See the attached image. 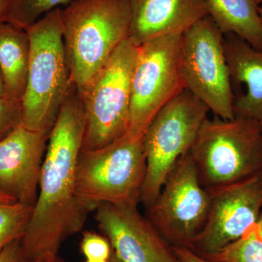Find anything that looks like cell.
I'll list each match as a JSON object with an SVG mask.
<instances>
[{
	"label": "cell",
	"instance_id": "1",
	"mask_svg": "<svg viewBox=\"0 0 262 262\" xmlns=\"http://www.w3.org/2000/svg\"><path fill=\"white\" fill-rule=\"evenodd\" d=\"M84 132L82 98L72 83L48 137L37 199L20 239L31 262L58 257L62 243L81 231L91 212L77 194V163Z\"/></svg>",
	"mask_w": 262,
	"mask_h": 262
},
{
	"label": "cell",
	"instance_id": "2",
	"mask_svg": "<svg viewBox=\"0 0 262 262\" xmlns=\"http://www.w3.org/2000/svg\"><path fill=\"white\" fill-rule=\"evenodd\" d=\"M61 19L71 80L81 93L128 39L130 7L127 0H73Z\"/></svg>",
	"mask_w": 262,
	"mask_h": 262
},
{
	"label": "cell",
	"instance_id": "3",
	"mask_svg": "<svg viewBox=\"0 0 262 262\" xmlns=\"http://www.w3.org/2000/svg\"><path fill=\"white\" fill-rule=\"evenodd\" d=\"M62 10H52L26 29L30 42L22 125L50 135L71 84L66 57Z\"/></svg>",
	"mask_w": 262,
	"mask_h": 262
},
{
	"label": "cell",
	"instance_id": "4",
	"mask_svg": "<svg viewBox=\"0 0 262 262\" xmlns=\"http://www.w3.org/2000/svg\"><path fill=\"white\" fill-rule=\"evenodd\" d=\"M189 153L206 189L262 173L261 124L243 117H207Z\"/></svg>",
	"mask_w": 262,
	"mask_h": 262
},
{
	"label": "cell",
	"instance_id": "5",
	"mask_svg": "<svg viewBox=\"0 0 262 262\" xmlns=\"http://www.w3.org/2000/svg\"><path fill=\"white\" fill-rule=\"evenodd\" d=\"M146 173L144 139L125 134L99 149L81 150L77 196L91 211L101 203L138 206Z\"/></svg>",
	"mask_w": 262,
	"mask_h": 262
},
{
	"label": "cell",
	"instance_id": "6",
	"mask_svg": "<svg viewBox=\"0 0 262 262\" xmlns=\"http://www.w3.org/2000/svg\"><path fill=\"white\" fill-rule=\"evenodd\" d=\"M138 53L139 47L128 39L123 41L80 93L84 117L82 150L99 149L127 134Z\"/></svg>",
	"mask_w": 262,
	"mask_h": 262
},
{
	"label": "cell",
	"instance_id": "7",
	"mask_svg": "<svg viewBox=\"0 0 262 262\" xmlns=\"http://www.w3.org/2000/svg\"><path fill=\"white\" fill-rule=\"evenodd\" d=\"M210 110L187 90H183L153 119L143 136L146 161L140 203H154L176 163L190 151Z\"/></svg>",
	"mask_w": 262,
	"mask_h": 262
},
{
	"label": "cell",
	"instance_id": "8",
	"mask_svg": "<svg viewBox=\"0 0 262 262\" xmlns=\"http://www.w3.org/2000/svg\"><path fill=\"white\" fill-rule=\"evenodd\" d=\"M180 65L184 89L204 103L215 116L223 120L235 117L224 34L209 15L183 33Z\"/></svg>",
	"mask_w": 262,
	"mask_h": 262
},
{
	"label": "cell",
	"instance_id": "9",
	"mask_svg": "<svg viewBox=\"0 0 262 262\" xmlns=\"http://www.w3.org/2000/svg\"><path fill=\"white\" fill-rule=\"evenodd\" d=\"M182 34L150 39L139 47L131 81L127 135L144 136L160 110L184 90L180 65Z\"/></svg>",
	"mask_w": 262,
	"mask_h": 262
},
{
	"label": "cell",
	"instance_id": "10",
	"mask_svg": "<svg viewBox=\"0 0 262 262\" xmlns=\"http://www.w3.org/2000/svg\"><path fill=\"white\" fill-rule=\"evenodd\" d=\"M210 206L190 153L176 163L151 206L147 219L174 246L189 248L206 225Z\"/></svg>",
	"mask_w": 262,
	"mask_h": 262
},
{
	"label": "cell",
	"instance_id": "11",
	"mask_svg": "<svg viewBox=\"0 0 262 262\" xmlns=\"http://www.w3.org/2000/svg\"><path fill=\"white\" fill-rule=\"evenodd\" d=\"M210 206L206 225L189 249L210 256L237 241L262 211V173L214 189H207Z\"/></svg>",
	"mask_w": 262,
	"mask_h": 262
},
{
	"label": "cell",
	"instance_id": "12",
	"mask_svg": "<svg viewBox=\"0 0 262 262\" xmlns=\"http://www.w3.org/2000/svg\"><path fill=\"white\" fill-rule=\"evenodd\" d=\"M138 206L98 205L95 219L122 262H179L172 247Z\"/></svg>",
	"mask_w": 262,
	"mask_h": 262
},
{
	"label": "cell",
	"instance_id": "13",
	"mask_svg": "<svg viewBox=\"0 0 262 262\" xmlns=\"http://www.w3.org/2000/svg\"><path fill=\"white\" fill-rule=\"evenodd\" d=\"M48 137L20 125L0 141V190L18 203L35 204Z\"/></svg>",
	"mask_w": 262,
	"mask_h": 262
},
{
	"label": "cell",
	"instance_id": "14",
	"mask_svg": "<svg viewBox=\"0 0 262 262\" xmlns=\"http://www.w3.org/2000/svg\"><path fill=\"white\" fill-rule=\"evenodd\" d=\"M131 20L128 39L139 47L150 39L183 34L208 15L204 0H127Z\"/></svg>",
	"mask_w": 262,
	"mask_h": 262
},
{
	"label": "cell",
	"instance_id": "15",
	"mask_svg": "<svg viewBox=\"0 0 262 262\" xmlns=\"http://www.w3.org/2000/svg\"><path fill=\"white\" fill-rule=\"evenodd\" d=\"M224 47L232 83L247 88L234 98V116L262 124V51L234 34H224Z\"/></svg>",
	"mask_w": 262,
	"mask_h": 262
},
{
	"label": "cell",
	"instance_id": "16",
	"mask_svg": "<svg viewBox=\"0 0 262 262\" xmlns=\"http://www.w3.org/2000/svg\"><path fill=\"white\" fill-rule=\"evenodd\" d=\"M30 42L25 29L0 24V73L4 96L21 101L28 77Z\"/></svg>",
	"mask_w": 262,
	"mask_h": 262
},
{
	"label": "cell",
	"instance_id": "17",
	"mask_svg": "<svg viewBox=\"0 0 262 262\" xmlns=\"http://www.w3.org/2000/svg\"><path fill=\"white\" fill-rule=\"evenodd\" d=\"M208 15L223 34H234L262 51V20L255 0H204Z\"/></svg>",
	"mask_w": 262,
	"mask_h": 262
},
{
	"label": "cell",
	"instance_id": "18",
	"mask_svg": "<svg viewBox=\"0 0 262 262\" xmlns=\"http://www.w3.org/2000/svg\"><path fill=\"white\" fill-rule=\"evenodd\" d=\"M203 257L211 262H262V211L255 224L237 241Z\"/></svg>",
	"mask_w": 262,
	"mask_h": 262
},
{
	"label": "cell",
	"instance_id": "19",
	"mask_svg": "<svg viewBox=\"0 0 262 262\" xmlns=\"http://www.w3.org/2000/svg\"><path fill=\"white\" fill-rule=\"evenodd\" d=\"M33 207L18 202L0 204V251L23 237L32 216Z\"/></svg>",
	"mask_w": 262,
	"mask_h": 262
},
{
	"label": "cell",
	"instance_id": "20",
	"mask_svg": "<svg viewBox=\"0 0 262 262\" xmlns=\"http://www.w3.org/2000/svg\"><path fill=\"white\" fill-rule=\"evenodd\" d=\"M73 0H9L5 22L26 29L39 17L56 9L60 5H69Z\"/></svg>",
	"mask_w": 262,
	"mask_h": 262
},
{
	"label": "cell",
	"instance_id": "21",
	"mask_svg": "<svg viewBox=\"0 0 262 262\" xmlns=\"http://www.w3.org/2000/svg\"><path fill=\"white\" fill-rule=\"evenodd\" d=\"M22 125L21 101L0 95V141Z\"/></svg>",
	"mask_w": 262,
	"mask_h": 262
},
{
	"label": "cell",
	"instance_id": "22",
	"mask_svg": "<svg viewBox=\"0 0 262 262\" xmlns=\"http://www.w3.org/2000/svg\"><path fill=\"white\" fill-rule=\"evenodd\" d=\"M81 251L88 261H106L113 253L108 239L91 232H84Z\"/></svg>",
	"mask_w": 262,
	"mask_h": 262
},
{
	"label": "cell",
	"instance_id": "23",
	"mask_svg": "<svg viewBox=\"0 0 262 262\" xmlns=\"http://www.w3.org/2000/svg\"><path fill=\"white\" fill-rule=\"evenodd\" d=\"M20 239L11 243L0 251V262H31L24 252Z\"/></svg>",
	"mask_w": 262,
	"mask_h": 262
},
{
	"label": "cell",
	"instance_id": "24",
	"mask_svg": "<svg viewBox=\"0 0 262 262\" xmlns=\"http://www.w3.org/2000/svg\"><path fill=\"white\" fill-rule=\"evenodd\" d=\"M171 247L179 262H211L189 248L178 246H173Z\"/></svg>",
	"mask_w": 262,
	"mask_h": 262
},
{
	"label": "cell",
	"instance_id": "25",
	"mask_svg": "<svg viewBox=\"0 0 262 262\" xmlns=\"http://www.w3.org/2000/svg\"><path fill=\"white\" fill-rule=\"evenodd\" d=\"M9 0H0V24L5 22V15Z\"/></svg>",
	"mask_w": 262,
	"mask_h": 262
},
{
	"label": "cell",
	"instance_id": "26",
	"mask_svg": "<svg viewBox=\"0 0 262 262\" xmlns=\"http://www.w3.org/2000/svg\"><path fill=\"white\" fill-rule=\"evenodd\" d=\"M16 203L13 198L7 195L4 192L0 190V204H9V203Z\"/></svg>",
	"mask_w": 262,
	"mask_h": 262
},
{
	"label": "cell",
	"instance_id": "27",
	"mask_svg": "<svg viewBox=\"0 0 262 262\" xmlns=\"http://www.w3.org/2000/svg\"><path fill=\"white\" fill-rule=\"evenodd\" d=\"M0 95L4 96V86H3V79H2L1 73H0Z\"/></svg>",
	"mask_w": 262,
	"mask_h": 262
},
{
	"label": "cell",
	"instance_id": "28",
	"mask_svg": "<svg viewBox=\"0 0 262 262\" xmlns=\"http://www.w3.org/2000/svg\"><path fill=\"white\" fill-rule=\"evenodd\" d=\"M110 262H122L117 257L116 255L113 253H113H112L111 257H110Z\"/></svg>",
	"mask_w": 262,
	"mask_h": 262
},
{
	"label": "cell",
	"instance_id": "29",
	"mask_svg": "<svg viewBox=\"0 0 262 262\" xmlns=\"http://www.w3.org/2000/svg\"><path fill=\"white\" fill-rule=\"evenodd\" d=\"M258 11H259L260 16H261L262 20V3L261 5H259V6H258Z\"/></svg>",
	"mask_w": 262,
	"mask_h": 262
},
{
	"label": "cell",
	"instance_id": "30",
	"mask_svg": "<svg viewBox=\"0 0 262 262\" xmlns=\"http://www.w3.org/2000/svg\"><path fill=\"white\" fill-rule=\"evenodd\" d=\"M46 262H61L59 261L58 257L55 258V259L51 260V261H46Z\"/></svg>",
	"mask_w": 262,
	"mask_h": 262
},
{
	"label": "cell",
	"instance_id": "31",
	"mask_svg": "<svg viewBox=\"0 0 262 262\" xmlns=\"http://www.w3.org/2000/svg\"><path fill=\"white\" fill-rule=\"evenodd\" d=\"M85 262H110V260H106V261H86Z\"/></svg>",
	"mask_w": 262,
	"mask_h": 262
},
{
	"label": "cell",
	"instance_id": "32",
	"mask_svg": "<svg viewBox=\"0 0 262 262\" xmlns=\"http://www.w3.org/2000/svg\"><path fill=\"white\" fill-rule=\"evenodd\" d=\"M255 1L256 2V3H257L258 5H261L262 3V0H255Z\"/></svg>",
	"mask_w": 262,
	"mask_h": 262
},
{
	"label": "cell",
	"instance_id": "33",
	"mask_svg": "<svg viewBox=\"0 0 262 262\" xmlns=\"http://www.w3.org/2000/svg\"><path fill=\"white\" fill-rule=\"evenodd\" d=\"M261 127H262V124H261Z\"/></svg>",
	"mask_w": 262,
	"mask_h": 262
},
{
	"label": "cell",
	"instance_id": "34",
	"mask_svg": "<svg viewBox=\"0 0 262 262\" xmlns=\"http://www.w3.org/2000/svg\"></svg>",
	"mask_w": 262,
	"mask_h": 262
}]
</instances>
